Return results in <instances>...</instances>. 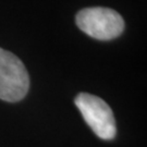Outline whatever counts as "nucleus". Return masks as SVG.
Instances as JSON below:
<instances>
[{"instance_id":"1","label":"nucleus","mask_w":147,"mask_h":147,"mask_svg":"<svg viewBox=\"0 0 147 147\" xmlns=\"http://www.w3.org/2000/svg\"><path fill=\"white\" fill-rule=\"evenodd\" d=\"M76 24L88 36L109 40L120 36L124 30V21L117 11L109 8H86L76 14Z\"/></svg>"},{"instance_id":"2","label":"nucleus","mask_w":147,"mask_h":147,"mask_svg":"<svg viewBox=\"0 0 147 147\" xmlns=\"http://www.w3.org/2000/svg\"><path fill=\"white\" fill-rule=\"evenodd\" d=\"M30 78L25 65L12 53L0 48V99L16 102L26 96Z\"/></svg>"},{"instance_id":"3","label":"nucleus","mask_w":147,"mask_h":147,"mask_svg":"<svg viewBox=\"0 0 147 147\" xmlns=\"http://www.w3.org/2000/svg\"><path fill=\"white\" fill-rule=\"evenodd\" d=\"M75 106L88 126L97 136L110 141L117 134L116 120L108 104L101 98L87 93H81L75 97Z\"/></svg>"}]
</instances>
